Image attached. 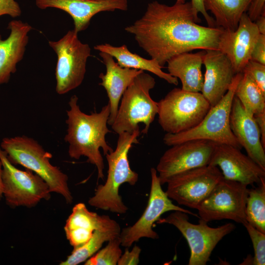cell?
Listing matches in <instances>:
<instances>
[{
	"mask_svg": "<svg viewBox=\"0 0 265 265\" xmlns=\"http://www.w3.org/2000/svg\"><path fill=\"white\" fill-rule=\"evenodd\" d=\"M191 2L167 5L153 1L143 16L125 30L162 67L177 54L201 49L218 50L223 29L198 24L201 20Z\"/></svg>",
	"mask_w": 265,
	"mask_h": 265,
	"instance_id": "1",
	"label": "cell"
},
{
	"mask_svg": "<svg viewBox=\"0 0 265 265\" xmlns=\"http://www.w3.org/2000/svg\"><path fill=\"white\" fill-rule=\"evenodd\" d=\"M78 103V97L72 96L68 103L70 109L66 111L67 130L64 139L69 144L68 155L75 159L86 157L87 162L96 167L98 179L104 180V162L100 149L105 156L113 151L106 139L110 132L107 126L109 105L104 106L99 112L87 114L80 110Z\"/></svg>",
	"mask_w": 265,
	"mask_h": 265,
	"instance_id": "2",
	"label": "cell"
},
{
	"mask_svg": "<svg viewBox=\"0 0 265 265\" xmlns=\"http://www.w3.org/2000/svg\"><path fill=\"white\" fill-rule=\"evenodd\" d=\"M140 130L132 133L123 132L119 136L115 149L106 156L108 164L107 176L104 185L97 186L88 204L97 209L109 211L119 214L125 213L128 208L119 194V189L124 183L134 186L138 175L130 165L128 153L133 144L138 143Z\"/></svg>",
	"mask_w": 265,
	"mask_h": 265,
	"instance_id": "3",
	"label": "cell"
},
{
	"mask_svg": "<svg viewBox=\"0 0 265 265\" xmlns=\"http://www.w3.org/2000/svg\"><path fill=\"white\" fill-rule=\"evenodd\" d=\"M0 147L11 163L20 165L38 175L46 182L51 192L61 195L67 204L72 203L68 176L51 164L53 155L37 141L26 135L5 137Z\"/></svg>",
	"mask_w": 265,
	"mask_h": 265,
	"instance_id": "4",
	"label": "cell"
},
{
	"mask_svg": "<svg viewBox=\"0 0 265 265\" xmlns=\"http://www.w3.org/2000/svg\"><path fill=\"white\" fill-rule=\"evenodd\" d=\"M155 84V79L144 71L135 77L124 93L111 125L115 133H132L139 130V123L144 125L141 132L148 133L159 110L158 102L153 100L150 95Z\"/></svg>",
	"mask_w": 265,
	"mask_h": 265,
	"instance_id": "5",
	"label": "cell"
},
{
	"mask_svg": "<svg viewBox=\"0 0 265 265\" xmlns=\"http://www.w3.org/2000/svg\"><path fill=\"white\" fill-rule=\"evenodd\" d=\"M242 75V72L236 74L226 94L217 104L211 107L199 124L180 133H166L163 138L164 144L171 146L189 140L204 139L241 149L242 147L231 131L230 117L235 91Z\"/></svg>",
	"mask_w": 265,
	"mask_h": 265,
	"instance_id": "6",
	"label": "cell"
},
{
	"mask_svg": "<svg viewBox=\"0 0 265 265\" xmlns=\"http://www.w3.org/2000/svg\"><path fill=\"white\" fill-rule=\"evenodd\" d=\"M158 121L167 133H178L199 124L211 106L200 92L175 88L158 102Z\"/></svg>",
	"mask_w": 265,
	"mask_h": 265,
	"instance_id": "7",
	"label": "cell"
},
{
	"mask_svg": "<svg viewBox=\"0 0 265 265\" xmlns=\"http://www.w3.org/2000/svg\"><path fill=\"white\" fill-rule=\"evenodd\" d=\"M78 33L70 30L59 40L48 42L57 55L55 90L59 95L77 88L84 78L91 48L79 40Z\"/></svg>",
	"mask_w": 265,
	"mask_h": 265,
	"instance_id": "8",
	"label": "cell"
},
{
	"mask_svg": "<svg viewBox=\"0 0 265 265\" xmlns=\"http://www.w3.org/2000/svg\"><path fill=\"white\" fill-rule=\"evenodd\" d=\"M157 222L174 226L186 238L190 250L188 265H206L217 243L236 228L230 222L211 227L201 218L198 224H193L189 221L187 213L178 211L159 218Z\"/></svg>",
	"mask_w": 265,
	"mask_h": 265,
	"instance_id": "9",
	"label": "cell"
},
{
	"mask_svg": "<svg viewBox=\"0 0 265 265\" xmlns=\"http://www.w3.org/2000/svg\"><path fill=\"white\" fill-rule=\"evenodd\" d=\"M2 163L3 196L6 204L12 208L36 206L41 200H49L51 191L46 182L32 171L22 170L11 163L6 153L0 147Z\"/></svg>",
	"mask_w": 265,
	"mask_h": 265,
	"instance_id": "10",
	"label": "cell"
},
{
	"mask_svg": "<svg viewBox=\"0 0 265 265\" xmlns=\"http://www.w3.org/2000/svg\"><path fill=\"white\" fill-rule=\"evenodd\" d=\"M247 186L223 178L198 207L199 218L207 222L228 219L243 225L247 222Z\"/></svg>",
	"mask_w": 265,
	"mask_h": 265,
	"instance_id": "11",
	"label": "cell"
},
{
	"mask_svg": "<svg viewBox=\"0 0 265 265\" xmlns=\"http://www.w3.org/2000/svg\"><path fill=\"white\" fill-rule=\"evenodd\" d=\"M223 178L218 167L209 164L173 176L165 192L179 205L197 210Z\"/></svg>",
	"mask_w": 265,
	"mask_h": 265,
	"instance_id": "12",
	"label": "cell"
},
{
	"mask_svg": "<svg viewBox=\"0 0 265 265\" xmlns=\"http://www.w3.org/2000/svg\"><path fill=\"white\" fill-rule=\"evenodd\" d=\"M150 172L151 184L147 205L133 225L124 228L120 232L121 245L123 247L129 248L142 238L158 239L159 236L153 229V225L165 212L178 211L199 218L191 211L174 205L162 190L156 169L151 168Z\"/></svg>",
	"mask_w": 265,
	"mask_h": 265,
	"instance_id": "13",
	"label": "cell"
},
{
	"mask_svg": "<svg viewBox=\"0 0 265 265\" xmlns=\"http://www.w3.org/2000/svg\"><path fill=\"white\" fill-rule=\"evenodd\" d=\"M216 144L210 140L193 139L171 146L156 169L161 186L178 174L209 165Z\"/></svg>",
	"mask_w": 265,
	"mask_h": 265,
	"instance_id": "14",
	"label": "cell"
},
{
	"mask_svg": "<svg viewBox=\"0 0 265 265\" xmlns=\"http://www.w3.org/2000/svg\"><path fill=\"white\" fill-rule=\"evenodd\" d=\"M240 150L230 145L216 143L209 164L218 167L225 179L247 186L258 185L265 178V170Z\"/></svg>",
	"mask_w": 265,
	"mask_h": 265,
	"instance_id": "15",
	"label": "cell"
},
{
	"mask_svg": "<svg viewBox=\"0 0 265 265\" xmlns=\"http://www.w3.org/2000/svg\"><path fill=\"white\" fill-rule=\"evenodd\" d=\"M260 33L246 12L241 17L236 30L223 29L219 36L218 50L230 60L236 74L241 73L251 59Z\"/></svg>",
	"mask_w": 265,
	"mask_h": 265,
	"instance_id": "16",
	"label": "cell"
},
{
	"mask_svg": "<svg viewBox=\"0 0 265 265\" xmlns=\"http://www.w3.org/2000/svg\"><path fill=\"white\" fill-rule=\"evenodd\" d=\"M38 8H55L62 10L72 18L74 30L78 33L85 30L91 18L102 11L127 10L128 0H35Z\"/></svg>",
	"mask_w": 265,
	"mask_h": 265,
	"instance_id": "17",
	"label": "cell"
},
{
	"mask_svg": "<svg viewBox=\"0 0 265 265\" xmlns=\"http://www.w3.org/2000/svg\"><path fill=\"white\" fill-rule=\"evenodd\" d=\"M205 51L203 64L206 71L201 92L212 106L226 94L236 74L224 53L218 50Z\"/></svg>",
	"mask_w": 265,
	"mask_h": 265,
	"instance_id": "18",
	"label": "cell"
},
{
	"mask_svg": "<svg viewBox=\"0 0 265 265\" xmlns=\"http://www.w3.org/2000/svg\"><path fill=\"white\" fill-rule=\"evenodd\" d=\"M230 125L233 134L247 156L265 170V148L258 126L254 116L244 110L236 96L232 102Z\"/></svg>",
	"mask_w": 265,
	"mask_h": 265,
	"instance_id": "19",
	"label": "cell"
},
{
	"mask_svg": "<svg viewBox=\"0 0 265 265\" xmlns=\"http://www.w3.org/2000/svg\"><path fill=\"white\" fill-rule=\"evenodd\" d=\"M10 34L5 39L0 34V85L7 83L16 66L23 58L28 44V35L32 27L21 20L11 21L8 25Z\"/></svg>",
	"mask_w": 265,
	"mask_h": 265,
	"instance_id": "20",
	"label": "cell"
},
{
	"mask_svg": "<svg viewBox=\"0 0 265 265\" xmlns=\"http://www.w3.org/2000/svg\"><path fill=\"white\" fill-rule=\"evenodd\" d=\"M99 55L106 67V73L99 75L101 80L99 85L105 89L108 98L110 114L107 123L111 126L115 120L124 93L135 77L144 71L122 67L108 53L100 52Z\"/></svg>",
	"mask_w": 265,
	"mask_h": 265,
	"instance_id": "21",
	"label": "cell"
},
{
	"mask_svg": "<svg viewBox=\"0 0 265 265\" xmlns=\"http://www.w3.org/2000/svg\"><path fill=\"white\" fill-rule=\"evenodd\" d=\"M116 221L107 215L89 211L83 203L76 204L64 227L67 240L73 249L87 242L96 230L110 226Z\"/></svg>",
	"mask_w": 265,
	"mask_h": 265,
	"instance_id": "22",
	"label": "cell"
},
{
	"mask_svg": "<svg viewBox=\"0 0 265 265\" xmlns=\"http://www.w3.org/2000/svg\"><path fill=\"white\" fill-rule=\"evenodd\" d=\"M205 53V50L196 53H184L167 61L168 73L180 80L182 89L195 92L201 91L204 81L201 67Z\"/></svg>",
	"mask_w": 265,
	"mask_h": 265,
	"instance_id": "23",
	"label": "cell"
},
{
	"mask_svg": "<svg viewBox=\"0 0 265 265\" xmlns=\"http://www.w3.org/2000/svg\"><path fill=\"white\" fill-rule=\"evenodd\" d=\"M94 49L109 54L122 67L151 72L170 84L177 85L178 79L162 70L163 67L154 59H147L130 52L126 45L115 47L109 44L96 45Z\"/></svg>",
	"mask_w": 265,
	"mask_h": 265,
	"instance_id": "24",
	"label": "cell"
},
{
	"mask_svg": "<svg viewBox=\"0 0 265 265\" xmlns=\"http://www.w3.org/2000/svg\"><path fill=\"white\" fill-rule=\"evenodd\" d=\"M252 0H204L206 10L215 18L216 27L235 30Z\"/></svg>",
	"mask_w": 265,
	"mask_h": 265,
	"instance_id": "25",
	"label": "cell"
},
{
	"mask_svg": "<svg viewBox=\"0 0 265 265\" xmlns=\"http://www.w3.org/2000/svg\"><path fill=\"white\" fill-rule=\"evenodd\" d=\"M121 228L116 222L113 225L96 230L89 240L83 245L74 248L60 265H77L85 262L96 253L106 241L119 236Z\"/></svg>",
	"mask_w": 265,
	"mask_h": 265,
	"instance_id": "26",
	"label": "cell"
},
{
	"mask_svg": "<svg viewBox=\"0 0 265 265\" xmlns=\"http://www.w3.org/2000/svg\"><path fill=\"white\" fill-rule=\"evenodd\" d=\"M235 96L239 100L244 110L250 115L254 116L265 111V94L253 80L245 73H242Z\"/></svg>",
	"mask_w": 265,
	"mask_h": 265,
	"instance_id": "27",
	"label": "cell"
},
{
	"mask_svg": "<svg viewBox=\"0 0 265 265\" xmlns=\"http://www.w3.org/2000/svg\"><path fill=\"white\" fill-rule=\"evenodd\" d=\"M245 214L248 223L265 233V178L257 187L248 189Z\"/></svg>",
	"mask_w": 265,
	"mask_h": 265,
	"instance_id": "28",
	"label": "cell"
},
{
	"mask_svg": "<svg viewBox=\"0 0 265 265\" xmlns=\"http://www.w3.org/2000/svg\"><path fill=\"white\" fill-rule=\"evenodd\" d=\"M119 236L108 241L107 245L99 249L88 259L84 265H116L122 254Z\"/></svg>",
	"mask_w": 265,
	"mask_h": 265,
	"instance_id": "29",
	"label": "cell"
},
{
	"mask_svg": "<svg viewBox=\"0 0 265 265\" xmlns=\"http://www.w3.org/2000/svg\"><path fill=\"white\" fill-rule=\"evenodd\" d=\"M243 225L246 229L251 240L254 256L252 257V265H265V233H264L250 225L247 222Z\"/></svg>",
	"mask_w": 265,
	"mask_h": 265,
	"instance_id": "30",
	"label": "cell"
},
{
	"mask_svg": "<svg viewBox=\"0 0 265 265\" xmlns=\"http://www.w3.org/2000/svg\"><path fill=\"white\" fill-rule=\"evenodd\" d=\"M242 73L251 77L265 94V65L250 59L244 66Z\"/></svg>",
	"mask_w": 265,
	"mask_h": 265,
	"instance_id": "31",
	"label": "cell"
},
{
	"mask_svg": "<svg viewBox=\"0 0 265 265\" xmlns=\"http://www.w3.org/2000/svg\"><path fill=\"white\" fill-rule=\"evenodd\" d=\"M141 249L140 247L135 245L131 251L126 248L123 254L121 256L117 265H137L139 263V256Z\"/></svg>",
	"mask_w": 265,
	"mask_h": 265,
	"instance_id": "32",
	"label": "cell"
},
{
	"mask_svg": "<svg viewBox=\"0 0 265 265\" xmlns=\"http://www.w3.org/2000/svg\"><path fill=\"white\" fill-rule=\"evenodd\" d=\"M21 13V7L15 0H0V17L6 15L16 18Z\"/></svg>",
	"mask_w": 265,
	"mask_h": 265,
	"instance_id": "33",
	"label": "cell"
},
{
	"mask_svg": "<svg viewBox=\"0 0 265 265\" xmlns=\"http://www.w3.org/2000/svg\"><path fill=\"white\" fill-rule=\"evenodd\" d=\"M250 59L265 65V35L260 34L253 49Z\"/></svg>",
	"mask_w": 265,
	"mask_h": 265,
	"instance_id": "34",
	"label": "cell"
},
{
	"mask_svg": "<svg viewBox=\"0 0 265 265\" xmlns=\"http://www.w3.org/2000/svg\"><path fill=\"white\" fill-rule=\"evenodd\" d=\"M265 0H252L247 9L248 16L255 22L261 14L265 12Z\"/></svg>",
	"mask_w": 265,
	"mask_h": 265,
	"instance_id": "35",
	"label": "cell"
},
{
	"mask_svg": "<svg viewBox=\"0 0 265 265\" xmlns=\"http://www.w3.org/2000/svg\"><path fill=\"white\" fill-rule=\"evenodd\" d=\"M191 3L193 8L199 13L200 12L206 20L208 26L216 27L214 19L210 16L205 9L204 0H191Z\"/></svg>",
	"mask_w": 265,
	"mask_h": 265,
	"instance_id": "36",
	"label": "cell"
},
{
	"mask_svg": "<svg viewBox=\"0 0 265 265\" xmlns=\"http://www.w3.org/2000/svg\"><path fill=\"white\" fill-rule=\"evenodd\" d=\"M258 126L263 146L265 148V111L254 115Z\"/></svg>",
	"mask_w": 265,
	"mask_h": 265,
	"instance_id": "37",
	"label": "cell"
},
{
	"mask_svg": "<svg viewBox=\"0 0 265 265\" xmlns=\"http://www.w3.org/2000/svg\"><path fill=\"white\" fill-rule=\"evenodd\" d=\"M260 34L265 35V12L254 22Z\"/></svg>",
	"mask_w": 265,
	"mask_h": 265,
	"instance_id": "38",
	"label": "cell"
},
{
	"mask_svg": "<svg viewBox=\"0 0 265 265\" xmlns=\"http://www.w3.org/2000/svg\"><path fill=\"white\" fill-rule=\"evenodd\" d=\"M2 163L0 159V199L3 196V186L2 180Z\"/></svg>",
	"mask_w": 265,
	"mask_h": 265,
	"instance_id": "39",
	"label": "cell"
},
{
	"mask_svg": "<svg viewBox=\"0 0 265 265\" xmlns=\"http://www.w3.org/2000/svg\"><path fill=\"white\" fill-rule=\"evenodd\" d=\"M186 2V0H176V3H183Z\"/></svg>",
	"mask_w": 265,
	"mask_h": 265,
	"instance_id": "40",
	"label": "cell"
}]
</instances>
